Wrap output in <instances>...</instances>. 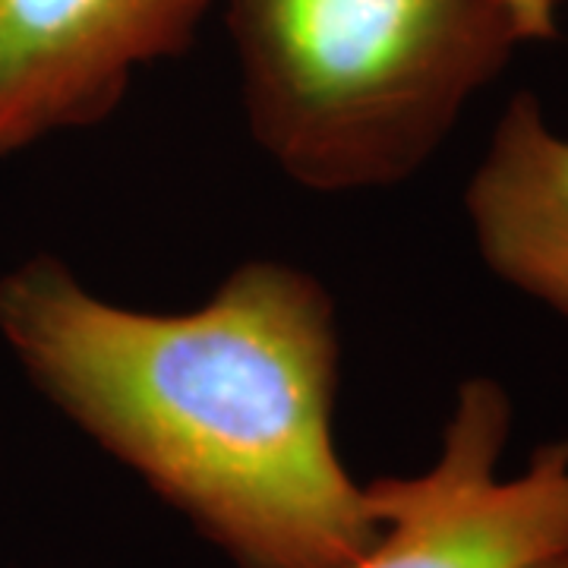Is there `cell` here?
<instances>
[{
    "label": "cell",
    "mask_w": 568,
    "mask_h": 568,
    "mask_svg": "<svg viewBox=\"0 0 568 568\" xmlns=\"http://www.w3.org/2000/svg\"><path fill=\"white\" fill-rule=\"evenodd\" d=\"M0 338L41 398L234 568H342L376 540L335 439V301L301 265L250 260L196 310L152 313L39 253L0 275Z\"/></svg>",
    "instance_id": "1"
},
{
    "label": "cell",
    "mask_w": 568,
    "mask_h": 568,
    "mask_svg": "<svg viewBox=\"0 0 568 568\" xmlns=\"http://www.w3.org/2000/svg\"><path fill=\"white\" fill-rule=\"evenodd\" d=\"M253 142L313 193L388 190L540 41L515 0H219Z\"/></svg>",
    "instance_id": "2"
},
{
    "label": "cell",
    "mask_w": 568,
    "mask_h": 568,
    "mask_svg": "<svg viewBox=\"0 0 568 568\" xmlns=\"http://www.w3.org/2000/svg\"><path fill=\"white\" fill-rule=\"evenodd\" d=\"M515 410L503 383L458 386L436 458L369 480L376 540L342 568H537L568 556V439L503 474Z\"/></svg>",
    "instance_id": "3"
},
{
    "label": "cell",
    "mask_w": 568,
    "mask_h": 568,
    "mask_svg": "<svg viewBox=\"0 0 568 568\" xmlns=\"http://www.w3.org/2000/svg\"><path fill=\"white\" fill-rule=\"evenodd\" d=\"M219 0H0V159L108 121Z\"/></svg>",
    "instance_id": "4"
},
{
    "label": "cell",
    "mask_w": 568,
    "mask_h": 568,
    "mask_svg": "<svg viewBox=\"0 0 568 568\" xmlns=\"http://www.w3.org/2000/svg\"><path fill=\"white\" fill-rule=\"evenodd\" d=\"M465 212L489 272L568 320V136L534 92H515L465 186Z\"/></svg>",
    "instance_id": "5"
},
{
    "label": "cell",
    "mask_w": 568,
    "mask_h": 568,
    "mask_svg": "<svg viewBox=\"0 0 568 568\" xmlns=\"http://www.w3.org/2000/svg\"><path fill=\"white\" fill-rule=\"evenodd\" d=\"M518 3V10L528 17V22L534 26V32H537V39L547 41L556 36V3L552 0H515Z\"/></svg>",
    "instance_id": "6"
},
{
    "label": "cell",
    "mask_w": 568,
    "mask_h": 568,
    "mask_svg": "<svg viewBox=\"0 0 568 568\" xmlns=\"http://www.w3.org/2000/svg\"><path fill=\"white\" fill-rule=\"evenodd\" d=\"M537 568H568V556H559V559H549V562H544V566Z\"/></svg>",
    "instance_id": "7"
},
{
    "label": "cell",
    "mask_w": 568,
    "mask_h": 568,
    "mask_svg": "<svg viewBox=\"0 0 568 568\" xmlns=\"http://www.w3.org/2000/svg\"><path fill=\"white\" fill-rule=\"evenodd\" d=\"M552 3H556V7H559V3H568V0H552Z\"/></svg>",
    "instance_id": "8"
}]
</instances>
